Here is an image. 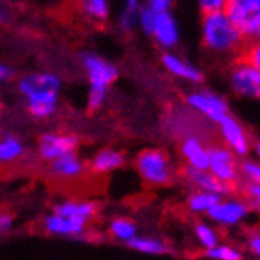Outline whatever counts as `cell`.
Instances as JSON below:
<instances>
[{
    "instance_id": "f1b7e54d",
    "label": "cell",
    "mask_w": 260,
    "mask_h": 260,
    "mask_svg": "<svg viewBox=\"0 0 260 260\" xmlns=\"http://www.w3.org/2000/svg\"><path fill=\"white\" fill-rule=\"evenodd\" d=\"M155 18H156V11L150 8L148 5H142L139 13H137V25L142 30L145 35H151V28L153 24H155Z\"/></svg>"
},
{
    "instance_id": "f546056e",
    "label": "cell",
    "mask_w": 260,
    "mask_h": 260,
    "mask_svg": "<svg viewBox=\"0 0 260 260\" xmlns=\"http://www.w3.org/2000/svg\"><path fill=\"white\" fill-rule=\"evenodd\" d=\"M241 57H244L248 62H251L255 68L260 70V38L248 41L246 46H244Z\"/></svg>"
},
{
    "instance_id": "603a6c76",
    "label": "cell",
    "mask_w": 260,
    "mask_h": 260,
    "mask_svg": "<svg viewBox=\"0 0 260 260\" xmlns=\"http://www.w3.org/2000/svg\"><path fill=\"white\" fill-rule=\"evenodd\" d=\"M222 196H218L210 191H202V189H194L188 199H186V208L192 215H205L210 211V208L215 205Z\"/></svg>"
},
{
    "instance_id": "4dcf8cb0",
    "label": "cell",
    "mask_w": 260,
    "mask_h": 260,
    "mask_svg": "<svg viewBox=\"0 0 260 260\" xmlns=\"http://www.w3.org/2000/svg\"><path fill=\"white\" fill-rule=\"evenodd\" d=\"M243 188V196L248 199L252 210L260 215V185H248V183H240Z\"/></svg>"
},
{
    "instance_id": "ba28073f",
    "label": "cell",
    "mask_w": 260,
    "mask_h": 260,
    "mask_svg": "<svg viewBox=\"0 0 260 260\" xmlns=\"http://www.w3.org/2000/svg\"><path fill=\"white\" fill-rule=\"evenodd\" d=\"M185 103L192 112L207 121H211V123H218L222 117L229 114V104L225 98L207 88L189 91L185 98Z\"/></svg>"
},
{
    "instance_id": "d6986e66",
    "label": "cell",
    "mask_w": 260,
    "mask_h": 260,
    "mask_svg": "<svg viewBox=\"0 0 260 260\" xmlns=\"http://www.w3.org/2000/svg\"><path fill=\"white\" fill-rule=\"evenodd\" d=\"M125 164V155L114 148H103L93 156L90 162V169L98 175H106L118 171Z\"/></svg>"
},
{
    "instance_id": "4fadbf2b",
    "label": "cell",
    "mask_w": 260,
    "mask_h": 260,
    "mask_svg": "<svg viewBox=\"0 0 260 260\" xmlns=\"http://www.w3.org/2000/svg\"><path fill=\"white\" fill-rule=\"evenodd\" d=\"M43 229L48 234L55 237H65V238H81L85 235L88 224L73 219L68 216L57 215V213H51L46 215L43 219Z\"/></svg>"
},
{
    "instance_id": "484cf974",
    "label": "cell",
    "mask_w": 260,
    "mask_h": 260,
    "mask_svg": "<svg viewBox=\"0 0 260 260\" xmlns=\"http://www.w3.org/2000/svg\"><path fill=\"white\" fill-rule=\"evenodd\" d=\"M142 7V0H125L123 8L118 16V24L125 32H133L137 25V13Z\"/></svg>"
},
{
    "instance_id": "4316f807",
    "label": "cell",
    "mask_w": 260,
    "mask_h": 260,
    "mask_svg": "<svg viewBox=\"0 0 260 260\" xmlns=\"http://www.w3.org/2000/svg\"><path fill=\"white\" fill-rule=\"evenodd\" d=\"M81 8L87 18L95 21H106L111 13L109 0H81Z\"/></svg>"
},
{
    "instance_id": "8992f818",
    "label": "cell",
    "mask_w": 260,
    "mask_h": 260,
    "mask_svg": "<svg viewBox=\"0 0 260 260\" xmlns=\"http://www.w3.org/2000/svg\"><path fill=\"white\" fill-rule=\"evenodd\" d=\"M227 82L240 98L260 101V70L244 57H237L227 71Z\"/></svg>"
},
{
    "instance_id": "d6a6232c",
    "label": "cell",
    "mask_w": 260,
    "mask_h": 260,
    "mask_svg": "<svg viewBox=\"0 0 260 260\" xmlns=\"http://www.w3.org/2000/svg\"><path fill=\"white\" fill-rule=\"evenodd\" d=\"M197 4L202 13H213L224 10L225 0H197Z\"/></svg>"
},
{
    "instance_id": "6da1fadb",
    "label": "cell",
    "mask_w": 260,
    "mask_h": 260,
    "mask_svg": "<svg viewBox=\"0 0 260 260\" xmlns=\"http://www.w3.org/2000/svg\"><path fill=\"white\" fill-rule=\"evenodd\" d=\"M18 88L32 117L44 120L55 114L62 90V81L57 74L44 71L27 74L19 79Z\"/></svg>"
},
{
    "instance_id": "ffe728a7",
    "label": "cell",
    "mask_w": 260,
    "mask_h": 260,
    "mask_svg": "<svg viewBox=\"0 0 260 260\" xmlns=\"http://www.w3.org/2000/svg\"><path fill=\"white\" fill-rule=\"evenodd\" d=\"M128 248H131L136 252H141L145 255H166L171 254V246L164 240L156 238V237H142L136 235L133 240H129Z\"/></svg>"
},
{
    "instance_id": "1f68e13d",
    "label": "cell",
    "mask_w": 260,
    "mask_h": 260,
    "mask_svg": "<svg viewBox=\"0 0 260 260\" xmlns=\"http://www.w3.org/2000/svg\"><path fill=\"white\" fill-rule=\"evenodd\" d=\"M246 249L252 257L260 258V229H254V231H251L248 234V237H246Z\"/></svg>"
},
{
    "instance_id": "e0dca14e",
    "label": "cell",
    "mask_w": 260,
    "mask_h": 260,
    "mask_svg": "<svg viewBox=\"0 0 260 260\" xmlns=\"http://www.w3.org/2000/svg\"><path fill=\"white\" fill-rule=\"evenodd\" d=\"M49 169H51L52 177H55L58 180L73 181V180L81 178L85 174L87 166H85L84 159L74 151V153H68V155H63V156L51 161Z\"/></svg>"
},
{
    "instance_id": "52a82bcc",
    "label": "cell",
    "mask_w": 260,
    "mask_h": 260,
    "mask_svg": "<svg viewBox=\"0 0 260 260\" xmlns=\"http://www.w3.org/2000/svg\"><path fill=\"white\" fill-rule=\"evenodd\" d=\"M224 11L248 41L260 38V0H225Z\"/></svg>"
},
{
    "instance_id": "cb8c5ba5",
    "label": "cell",
    "mask_w": 260,
    "mask_h": 260,
    "mask_svg": "<svg viewBox=\"0 0 260 260\" xmlns=\"http://www.w3.org/2000/svg\"><path fill=\"white\" fill-rule=\"evenodd\" d=\"M109 234L120 243H128L137 235V224L129 218H114L109 222Z\"/></svg>"
},
{
    "instance_id": "7a4b0ae2",
    "label": "cell",
    "mask_w": 260,
    "mask_h": 260,
    "mask_svg": "<svg viewBox=\"0 0 260 260\" xmlns=\"http://www.w3.org/2000/svg\"><path fill=\"white\" fill-rule=\"evenodd\" d=\"M202 43L205 49L221 57L237 58L243 54L248 40L237 28L225 11L204 13L202 18Z\"/></svg>"
},
{
    "instance_id": "83f0119b",
    "label": "cell",
    "mask_w": 260,
    "mask_h": 260,
    "mask_svg": "<svg viewBox=\"0 0 260 260\" xmlns=\"http://www.w3.org/2000/svg\"><path fill=\"white\" fill-rule=\"evenodd\" d=\"M240 183L260 185V161L241 158L240 159Z\"/></svg>"
},
{
    "instance_id": "8fae6325",
    "label": "cell",
    "mask_w": 260,
    "mask_h": 260,
    "mask_svg": "<svg viewBox=\"0 0 260 260\" xmlns=\"http://www.w3.org/2000/svg\"><path fill=\"white\" fill-rule=\"evenodd\" d=\"M79 139L68 133H44L38 141V155L43 161L51 162L68 153L78 151Z\"/></svg>"
},
{
    "instance_id": "30bf717a",
    "label": "cell",
    "mask_w": 260,
    "mask_h": 260,
    "mask_svg": "<svg viewBox=\"0 0 260 260\" xmlns=\"http://www.w3.org/2000/svg\"><path fill=\"white\" fill-rule=\"evenodd\" d=\"M216 128L222 145H225L229 150H232L240 159L249 156L254 142L251 141V136L246 131V128L235 117L227 114L218 121Z\"/></svg>"
},
{
    "instance_id": "74e56055",
    "label": "cell",
    "mask_w": 260,
    "mask_h": 260,
    "mask_svg": "<svg viewBox=\"0 0 260 260\" xmlns=\"http://www.w3.org/2000/svg\"><path fill=\"white\" fill-rule=\"evenodd\" d=\"M252 151H254L255 158L260 161V141H255V142L252 144Z\"/></svg>"
},
{
    "instance_id": "ac0fdd59",
    "label": "cell",
    "mask_w": 260,
    "mask_h": 260,
    "mask_svg": "<svg viewBox=\"0 0 260 260\" xmlns=\"http://www.w3.org/2000/svg\"><path fill=\"white\" fill-rule=\"evenodd\" d=\"M54 213L62 216H68L73 219L82 221L85 224H90L95 219L98 213V205L93 201H63L54 205Z\"/></svg>"
},
{
    "instance_id": "277c9868",
    "label": "cell",
    "mask_w": 260,
    "mask_h": 260,
    "mask_svg": "<svg viewBox=\"0 0 260 260\" xmlns=\"http://www.w3.org/2000/svg\"><path fill=\"white\" fill-rule=\"evenodd\" d=\"M136 171L148 186H166L174 181L175 169L166 151L159 148L142 150L134 161Z\"/></svg>"
},
{
    "instance_id": "9c48e42d",
    "label": "cell",
    "mask_w": 260,
    "mask_h": 260,
    "mask_svg": "<svg viewBox=\"0 0 260 260\" xmlns=\"http://www.w3.org/2000/svg\"><path fill=\"white\" fill-rule=\"evenodd\" d=\"M208 171L224 185L235 189L240 186V158L225 145L210 147Z\"/></svg>"
},
{
    "instance_id": "d590c367",
    "label": "cell",
    "mask_w": 260,
    "mask_h": 260,
    "mask_svg": "<svg viewBox=\"0 0 260 260\" xmlns=\"http://www.w3.org/2000/svg\"><path fill=\"white\" fill-rule=\"evenodd\" d=\"M10 76H11V70L7 65H4L2 62H0V82L10 79Z\"/></svg>"
},
{
    "instance_id": "7c38bea8",
    "label": "cell",
    "mask_w": 260,
    "mask_h": 260,
    "mask_svg": "<svg viewBox=\"0 0 260 260\" xmlns=\"http://www.w3.org/2000/svg\"><path fill=\"white\" fill-rule=\"evenodd\" d=\"M153 40L161 46L162 49L171 51L180 43V27L177 19L174 18V14L167 10V11H158L155 24L151 28V35Z\"/></svg>"
},
{
    "instance_id": "836d02e7",
    "label": "cell",
    "mask_w": 260,
    "mask_h": 260,
    "mask_svg": "<svg viewBox=\"0 0 260 260\" xmlns=\"http://www.w3.org/2000/svg\"><path fill=\"white\" fill-rule=\"evenodd\" d=\"M172 2H174V0H147V5L158 13V11H167V10H171Z\"/></svg>"
},
{
    "instance_id": "d4e9b609",
    "label": "cell",
    "mask_w": 260,
    "mask_h": 260,
    "mask_svg": "<svg viewBox=\"0 0 260 260\" xmlns=\"http://www.w3.org/2000/svg\"><path fill=\"white\" fill-rule=\"evenodd\" d=\"M204 255L211 260H241L244 257V252L237 244L219 241L216 246L205 249Z\"/></svg>"
},
{
    "instance_id": "2e32d148",
    "label": "cell",
    "mask_w": 260,
    "mask_h": 260,
    "mask_svg": "<svg viewBox=\"0 0 260 260\" xmlns=\"http://www.w3.org/2000/svg\"><path fill=\"white\" fill-rule=\"evenodd\" d=\"M161 62L166 71L177 79H181L189 84H201L204 81V73L201 70L194 67L191 62H188L186 58H183L174 52H164L161 57Z\"/></svg>"
},
{
    "instance_id": "3957f363",
    "label": "cell",
    "mask_w": 260,
    "mask_h": 260,
    "mask_svg": "<svg viewBox=\"0 0 260 260\" xmlns=\"http://www.w3.org/2000/svg\"><path fill=\"white\" fill-rule=\"evenodd\" d=\"M81 62L88 79L87 104L91 111H96L103 108L106 100H108L109 88L117 81L118 71L109 60H106L93 52L84 54Z\"/></svg>"
},
{
    "instance_id": "7402d4cb",
    "label": "cell",
    "mask_w": 260,
    "mask_h": 260,
    "mask_svg": "<svg viewBox=\"0 0 260 260\" xmlns=\"http://www.w3.org/2000/svg\"><path fill=\"white\" fill-rule=\"evenodd\" d=\"M192 235L197 244L204 251L210 249L221 241V232L218 231V225H215L211 221H197L192 225Z\"/></svg>"
},
{
    "instance_id": "5bb4252c",
    "label": "cell",
    "mask_w": 260,
    "mask_h": 260,
    "mask_svg": "<svg viewBox=\"0 0 260 260\" xmlns=\"http://www.w3.org/2000/svg\"><path fill=\"white\" fill-rule=\"evenodd\" d=\"M210 147L202 137L199 136H186L180 144L181 158L185 159L186 166L194 169H208L210 162Z\"/></svg>"
},
{
    "instance_id": "8d00e7d4",
    "label": "cell",
    "mask_w": 260,
    "mask_h": 260,
    "mask_svg": "<svg viewBox=\"0 0 260 260\" xmlns=\"http://www.w3.org/2000/svg\"><path fill=\"white\" fill-rule=\"evenodd\" d=\"M7 21H8V11H7V8L0 7V24H4Z\"/></svg>"
},
{
    "instance_id": "e575fe53",
    "label": "cell",
    "mask_w": 260,
    "mask_h": 260,
    "mask_svg": "<svg viewBox=\"0 0 260 260\" xmlns=\"http://www.w3.org/2000/svg\"><path fill=\"white\" fill-rule=\"evenodd\" d=\"M13 227V216L8 213H0V234L10 231Z\"/></svg>"
},
{
    "instance_id": "9a60e30c",
    "label": "cell",
    "mask_w": 260,
    "mask_h": 260,
    "mask_svg": "<svg viewBox=\"0 0 260 260\" xmlns=\"http://www.w3.org/2000/svg\"><path fill=\"white\" fill-rule=\"evenodd\" d=\"M183 177L191 185L192 189H202V191H210L218 196H227L232 194L235 188H231L219 181L215 175H213L208 169H194V167L186 166L183 171Z\"/></svg>"
},
{
    "instance_id": "5b68a950",
    "label": "cell",
    "mask_w": 260,
    "mask_h": 260,
    "mask_svg": "<svg viewBox=\"0 0 260 260\" xmlns=\"http://www.w3.org/2000/svg\"><path fill=\"white\" fill-rule=\"evenodd\" d=\"M254 213L249 201L244 196L227 194L210 208L208 219L221 229H235L246 222Z\"/></svg>"
},
{
    "instance_id": "44dd1931",
    "label": "cell",
    "mask_w": 260,
    "mask_h": 260,
    "mask_svg": "<svg viewBox=\"0 0 260 260\" xmlns=\"http://www.w3.org/2000/svg\"><path fill=\"white\" fill-rule=\"evenodd\" d=\"M25 155V145L13 134L0 136V164L16 162Z\"/></svg>"
}]
</instances>
